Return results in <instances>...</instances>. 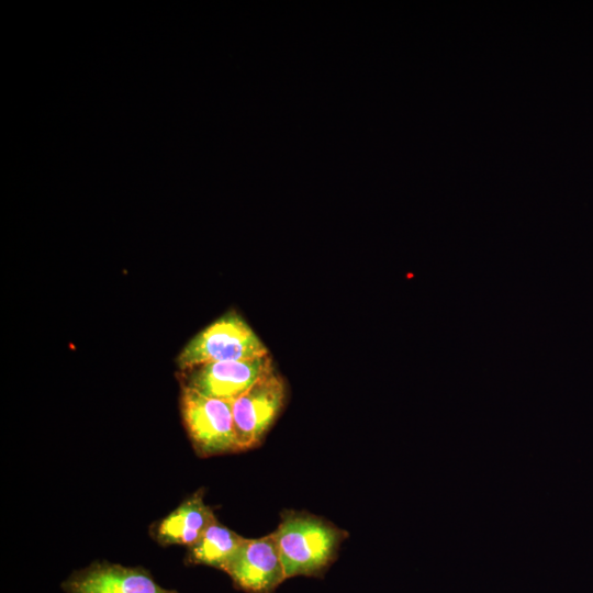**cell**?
Masks as SVG:
<instances>
[{"label":"cell","instance_id":"6da1fadb","mask_svg":"<svg viewBox=\"0 0 593 593\" xmlns=\"http://www.w3.org/2000/svg\"><path fill=\"white\" fill-rule=\"evenodd\" d=\"M286 579L321 575L335 559L347 534L317 516L284 511L273 532Z\"/></svg>","mask_w":593,"mask_h":593},{"label":"cell","instance_id":"7a4b0ae2","mask_svg":"<svg viewBox=\"0 0 593 593\" xmlns=\"http://www.w3.org/2000/svg\"><path fill=\"white\" fill-rule=\"evenodd\" d=\"M262 340L235 310L192 337L176 358L178 370L210 361L245 360L268 355Z\"/></svg>","mask_w":593,"mask_h":593},{"label":"cell","instance_id":"3957f363","mask_svg":"<svg viewBox=\"0 0 593 593\" xmlns=\"http://www.w3.org/2000/svg\"><path fill=\"white\" fill-rule=\"evenodd\" d=\"M180 413L193 449L200 457L239 451L232 401L204 396L180 388Z\"/></svg>","mask_w":593,"mask_h":593},{"label":"cell","instance_id":"277c9868","mask_svg":"<svg viewBox=\"0 0 593 593\" xmlns=\"http://www.w3.org/2000/svg\"><path fill=\"white\" fill-rule=\"evenodd\" d=\"M275 370L270 355L245 360L210 361L177 371L180 388L204 396L234 401Z\"/></svg>","mask_w":593,"mask_h":593},{"label":"cell","instance_id":"5b68a950","mask_svg":"<svg viewBox=\"0 0 593 593\" xmlns=\"http://www.w3.org/2000/svg\"><path fill=\"white\" fill-rule=\"evenodd\" d=\"M286 400V382L275 370L232 401L238 450L256 447L277 418Z\"/></svg>","mask_w":593,"mask_h":593},{"label":"cell","instance_id":"8992f818","mask_svg":"<svg viewBox=\"0 0 593 593\" xmlns=\"http://www.w3.org/2000/svg\"><path fill=\"white\" fill-rule=\"evenodd\" d=\"M224 572L235 586L247 593H272L287 580L273 533L256 539L245 538Z\"/></svg>","mask_w":593,"mask_h":593},{"label":"cell","instance_id":"52a82bcc","mask_svg":"<svg viewBox=\"0 0 593 593\" xmlns=\"http://www.w3.org/2000/svg\"><path fill=\"white\" fill-rule=\"evenodd\" d=\"M61 588L65 593H179L160 586L143 568L107 561L74 571Z\"/></svg>","mask_w":593,"mask_h":593},{"label":"cell","instance_id":"ba28073f","mask_svg":"<svg viewBox=\"0 0 593 593\" xmlns=\"http://www.w3.org/2000/svg\"><path fill=\"white\" fill-rule=\"evenodd\" d=\"M215 521L217 519L212 508L203 501V491L198 490L156 523L152 535L159 545H181L189 548Z\"/></svg>","mask_w":593,"mask_h":593},{"label":"cell","instance_id":"9c48e42d","mask_svg":"<svg viewBox=\"0 0 593 593\" xmlns=\"http://www.w3.org/2000/svg\"><path fill=\"white\" fill-rule=\"evenodd\" d=\"M244 540V537L215 521L200 539L188 548L186 562L225 571Z\"/></svg>","mask_w":593,"mask_h":593}]
</instances>
